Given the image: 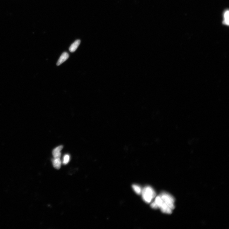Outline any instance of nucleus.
I'll return each instance as SVG.
<instances>
[{
  "mask_svg": "<svg viewBox=\"0 0 229 229\" xmlns=\"http://www.w3.org/2000/svg\"><path fill=\"white\" fill-rule=\"evenodd\" d=\"M151 207L153 209H159L163 213L171 214L175 208V199L173 196L166 192H163L156 196Z\"/></svg>",
  "mask_w": 229,
  "mask_h": 229,
  "instance_id": "nucleus-1",
  "label": "nucleus"
},
{
  "mask_svg": "<svg viewBox=\"0 0 229 229\" xmlns=\"http://www.w3.org/2000/svg\"><path fill=\"white\" fill-rule=\"evenodd\" d=\"M141 194L143 201L147 203H151L156 196L155 191L150 186H145L142 189Z\"/></svg>",
  "mask_w": 229,
  "mask_h": 229,
  "instance_id": "nucleus-2",
  "label": "nucleus"
},
{
  "mask_svg": "<svg viewBox=\"0 0 229 229\" xmlns=\"http://www.w3.org/2000/svg\"><path fill=\"white\" fill-rule=\"evenodd\" d=\"M63 148V145H60L55 149H54L52 151V154L54 158H60L61 156V151Z\"/></svg>",
  "mask_w": 229,
  "mask_h": 229,
  "instance_id": "nucleus-3",
  "label": "nucleus"
},
{
  "mask_svg": "<svg viewBox=\"0 0 229 229\" xmlns=\"http://www.w3.org/2000/svg\"><path fill=\"white\" fill-rule=\"evenodd\" d=\"M69 57V54L66 52H64L60 56L58 60L57 65V66H59L61 64H62L65 61H66Z\"/></svg>",
  "mask_w": 229,
  "mask_h": 229,
  "instance_id": "nucleus-4",
  "label": "nucleus"
},
{
  "mask_svg": "<svg viewBox=\"0 0 229 229\" xmlns=\"http://www.w3.org/2000/svg\"><path fill=\"white\" fill-rule=\"evenodd\" d=\"M81 43V41L79 39L76 40L72 44H71L70 48L69 50L71 52H74L78 48L80 44Z\"/></svg>",
  "mask_w": 229,
  "mask_h": 229,
  "instance_id": "nucleus-5",
  "label": "nucleus"
},
{
  "mask_svg": "<svg viewBox=\"0 0 229 229\" xmlns=\"http://www.w3.org/2000/svg\"><path fill=\"white\" fill-rule=\"evenodd\" d=\"M54 167L56 169H59L61 168V161L60 158L54 159L52 160Z\"/></svg>",
  "mask_w": 229,
  "mask_h": 229,
  "instance_id": "nucleus-6",
  "label": "nucleus"
},
{
  "mask_svg": "<svg viewBox=\"0 0 229 229\" xmlns=\"http://www.w3.org/2000/svg\"><path fill=\"white\" fill-rule=\"evenodd\" d=\"M229 11L227 10L224 12V20L223 22V23L225 25H228L229 24Z\"/></svg>",
  "mask_w": 229,
  "mask_h": 229,
  "instance_id": "nucleus-7",
  "label": "nucleus"
},
{
  "mask_svg": "<svg viewBox=\"0 0 229 229\" xmlns=\"http://www.w3.org/2000/svg\"><path fill=\"white\" fill-rule=\"evenodd\" d=\"M132 187L133 190L137 194L140 195L141 194L142 189L140 186L134 184L132 185Z\"/></svg>",
  "mask_w": 229,
  "mask_h": 229,
  "instance_id": "nucleus-8",
  "label": "nucleus"
},
{
  "mask_svg": "<svg viewBox=\"0 0 229 229\" xmlns=\"http://www.w3.org/2000/svg\"><path fill=\"white\" fill-rule=\"evenodd\" d=\"M70 156L68 154H66L63 157V164L65 165L68 164L69 161H70Z\"/></svg>",
  "mask_w": 229,
  "mask_h": 229,
  "instance_id": "nucleus-9",
  "label": "nucleus"
}]
</instances>
